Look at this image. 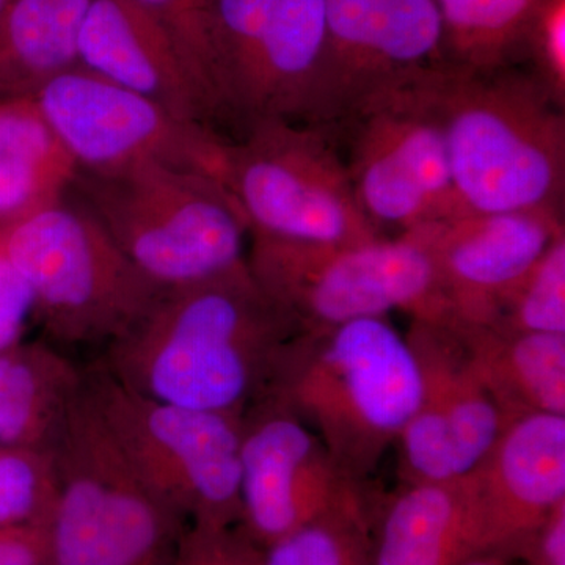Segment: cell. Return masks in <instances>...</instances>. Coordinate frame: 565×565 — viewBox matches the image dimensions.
I'll return each mask as SVG.
<instances>
[{"label": "cell", "mask_w": 565, "mask_h": 565, "mask_svg": "<svg viewBox=\"0 0 565 565\" xmlns=\"http://www.w3.org/2000/svg\"><path fill=\"white\" fill-rule=\"evenodd\" d=\"M77 61L173 117L212 129L214 114L173 41L136 0H90L77 40Z\"/></svg>", "instance_id": "cell-17"}, {"label": "cell", "mask_w": 565, "mask_h": 565, "mask_svg": "<svg viewBox=\"0 0 565 565\" xmlns=\"http://www.w3.org/2000/svg\"><path fill=\"white\" fill-rule=\"evenodd\" d=\"M446 63L435 0H326V40L302 122L334 128L374 96Z\"/></svg>", "instance_id": "cell-12"}, {"label": "cell", "mask_w": 565, "mask_h": 565, "mask_svg": "<svg viewBox=\"0 0 565 565\" xmlns=\"http://www.w3.org/2000/svg\"><path fill=\"white\" fill-rule=\"evenodd\" d=\"M68 192L163 289L206 280L245 262L247 218L225 182L210 173L154 161L77 169Z\"/></svg>", "instance_id": "cell-4"}, {"label": "cell", "mask_w": 565, "mask_h": 565, "mask_svg": "<svg viewBox=\"0 0 565 565\" xmlns=\"http://www.w3.org/2000/svg\"><path fill=\"white\" fill-rule=\"evenodd\" d=\"M33 102L77 169L111 170L154 161L223 181L228 141L214 129L182 121L84 66L58 74Z\"/></svg>", "instance_id": "cell-11"}, {"label": "cell", "mask_w": 565, "mask_h": 565, "mask_svg": "<svg viewBox=\"0 0 565 565\" xmlns=\"http://www.w3.org/2000/svg\"><path fill=\"white\" fill-rule=\"evenodd\" d=\"M429 74L374 96L332 128L343 140L356 200L382 233L396 228L403 234L468 214L427 90Z\"/></svg>", "instance_id": "cell-10"}, {"label": "cell", "mask_w": 565, "mask_h": 565, "mask_svg": "<svg viewBox=\"0 0 565 565\" xmlns=\"http://www.w3.org/2000/svg\"><path fill=\"white\" fill-rule=\"evenodd\" d=\"M467 479L403 484L375 509L371 565H457L478 555Z\"/></svg>", "instance_id": "cell-18"}, {"label": "cell", "mask_w": 565, "mask_h": 565, "mask_svg": "<svg viewBox=\"0 0 565 565\" xmlns=\"http://www.w3.org/2000/svg\"><path fill=\"white\" fill-rule=\"evenodd\" d=\"M508 557L501 555H494V553H478L467 557L462 563L457 565H509Z\"/></svg>", "instance_id": "cell-35"}, {"label": "cell", "mask_w": 565, "mask_h": 565, "mask_svg": "<svg viewBox=\"0 0 565 565\" xmlns=\"http://www.w3.org/2000/svg\"><path fill=\"white\" fill-rule=\"evenodd\" d=\"M366 493L367 487L351 481L318 434L274 394L245 412L241 526L264 550Z\"/></svg>", "instance_id": "cell-14"}, {"label": "cell", "mask_w": 565, "mask_h": 565, "mask_svg": "<svg viewBox=\"0 0 565 565\" xmlns=\"http://www.w3.org/2000/svg\"><path fill=\"white\" fill-rule=\"evenodd\" d=\"M300 333L245 259L215 277L166 289L99 362L159 403L244 416L273 392Z\"/></svg>", "instance_id": "cell-1"}, {"label": "cell", "mask_w": 565, "mask_h": 565, "mask_svg": "<svg viewBox=\"0 0 565 565\" xmlns=\"http://www.w3.org/2000/svg\"><path fill=\"white\" fill-rule=\"evenodd\" d=\"M326 40V0H280L244 90L237 118L303 121Z\"/></svg>", "instance_id": "cell-19"}, {"label": "cell", "mask_w": 565, "mask_h": 565, "mask_svg": "<svg viewBox=\"0 0 565 565\" xmlns=\"http://www.w3.org/2000/svg\"><path fill=\"white\" fill-rule=\"evenodd\" d=\"M523 47L534 63L535 79L565 109V0H535Z\"/></svg>", "instance_id": "cell-30"}, {"label": "cell", "mask_w": 565, "mask_h": 565, "mask_svg": "<svg viewBox=\"0 0 565 565\" xmlns=\"http://www.w3.org/2000/svg\"><path fill=\"white\" fill-rule=\"evenodd\" d=\"M46 452L50 565H172L188 523L143 481L82 385Z\"/></svg>", "instance_id": "cell-5"}, {"label": "cell", "mask_w": 565, "mask_h": 565, "mask_svg": "<svg viewBox=\"0 0 565 565\" xmlns=\"http://www.w3.org/2000/svg\"><path fill=\"white\" fill-rule=\"evenodd\" d=\"M10 2L11 0H0V13H2L3 9H6V7L9 6Z\"/></svg>", "instance_id": "cell-36"}, {"label": "cell", "mask_w": 565, "mask_h": 565, "mask_svg": "<svg viewBox=\"0 0 565 565\" xmlns=\"http://www.w3.org/2000/svg\"><path fill=\"white\" fill-rule=\"evenodd\" d=\"M161 24L215 120L228 117L212 39L211 0H136Z\"/></svg>", "instance_id": "cell-27"}, {"label": "cell", "mask_w": 565, "mask_h": 565, "mask_svg": "<svg viewBox=\"0 0 565 565\" xmlns=\"http://www.w3.org/2000/svg\"><path fill=\"white\" fill-rule=\"evenodd\" d=\"M76 170L33 98L0 99V230L61 200Z\"/></svg>", "instance_id": "cell-21"}, {"label": "cell", "mask_w": 565, "mask_h": 565, "mask_svg": "<svg viewBox=\"0 0 565 565\" xmlns=\"http://www.w3.org/2000/svg\"><path fill=\"white\" fill-rule=\"evenodd\" d=\"M0 565H50V530L46 526L0 530Z\"/></svg>", "instance_id": "cell-33"}, {"label": "cell", "mask_w": 565, "mask_h": 565, "mask_svg": "<svg viewBox=\"0 0 565 565\" xmlns=\"http://www.w3.org/2000/svg\"><path fill=\"white\" fill-rule=\"evenodd\" d=\"M278 2L211 0L212 39L230 117H237L241 93Z\"/></svg>", "instance_id": "cell-28"}, {"label": "cell", "mask_w": 565, "mask_h": 565, "mask_svg": "<svg viewBox=\"0 0 565 565\" xmlns=\"http://www.w3.org/2000/svg\"><path fill=\"white\" fill-rule=\"evenodd\" d=\"M81 375L54 345L0 352V444L46 448L79 388Z\"/></svg>", "instance_id": "cell-23"}, {"label": "cell", "mask_w": 565, "mask_h": 565, "mask_svg": "<svg viewBox=\"0 0 565 565\" xmlns=\"http://www.w3.org/2000/svg\"><path fill=\"white\" fill-rule=\"evenodd\" d=\"M355 498L266 548L264 565H371L375 509Z\"/></svg>", "instance_id": "cell-25"}, {"label": "cell", "mask_w": 565, "mask_h": 565, "mask_svg": "<svg viewBox=\"0 0 565 565\" xmlns=\"http://www.w3.org/2000/svg\"><path fill=\"white\" fill-rule=\"evenodd\" d=\"M32 315H35L32 288L0 250V352L10 351L20 341Z\"/></svg>", "instance_id": "cell-32"}, {"label": "cell", "mask_w": 565, "mask_h": 565, "mask_svg": "<svg viewBox=\"0 0 565 565\" xmlns=\"http://www.w3.org/2000/svg\"><path fill=\"white\" fill-rule=\"evenodd\" d=\"M88 6L90 0H11L0 13V99L33 98L79 65Z\"/></svg>", "instance_id": "cell-22"}, {"label": "cell", "mask_w": 565, "mask_h": 565, "mask_svg": "<svg viewBox=\"0 0 565 565\" xmlns=\"http://www.w3.org/2000/svg\"><path fill=\"white\" fill-rule=\"evenodd\" d=\"M520 557L526 565H565V501L546 516Z\"/></svg>", "instance_id": "cell-34"}, {"label": "cell", "mask_w": 565, "mask_h": 565, "mask_svg": "<svg viewBox=\"0 0 565 565\" xmlns=\"http://www.w3.org/2000/svg\"><path fill=\"white\" fill-rule=\"evenodd\" d=\"M223 182L252 234L313 244H364L385 234L364 214L332 128L266 118L226 143Z\"/></svg>", "instance_id": "cell-8"}, {"label": "cell", "mask_w": 565, "mask_h": 565, "mask_svg": "<svg viewBox=\"0 0 565 565\" xmlns=\"http://www.w3.org/2000/svg\"><path fill=\"white\" fill-rule=\"evenodd\" d=\"M0 250L31 286L35 315L61 352H106L166 291L134 266L68 191L0 230Z\"/></svg>", "instance_id": "cell-6"}, {"label": "cell", "mask_w": 565, "mask_h": 565, "mask_svg": "<svg viewBox=\"0 0 565 565\" xmlns=\"http://www.w3.org/2000/svg\"><path fill=\"white\" fill-rule=\"evenodd\" d=\"M266 550L241 525L191 523L182 531L172 565H264Z\"/></svg>", "instance_id": "cell-31"}, {"label": "cell", "mask_w": 565, "mask_h": 565, "mask_svg": "<svg viewBox=\"0 0 565 565\" xmlns=\"http://www.w3.org/2000/svg\"><path fill=\"white\" fill-rule=\"evenodd\" d=\"M82 386L148 487L188 525H241L243 416L159 403L96 362Z\"/></svg>", "instance_id": "cell-9"}, {"label": "cell", "mask_w": 565, "mask_h": 565, "mask_svg": "<svg viewBox=\"0 0 565 565\" xmlns=\"http://www.w3.org/2000/svg\"><path fill=\"white\" fill-rule=\"evenodd\" d=\"M563 211L468 212L411 230L429 252L456 323L490 326L557 234Z\"/></svg>", "instance_id": "cell-15"}, {"label": "cell", "mask_w": 565, "mask_h": 565, "mask_svg": "<svg viewBox=\"0 0 565 565\" xmlns=\"http://www.w3.org/2000/svg\"><path fill=\"white\" fill-rule=\"evenodd\" d=\"M476 370L505 415H565V334L456 323Z\"/></svg>", "instance_id": "cell-20"}, {"label": "cell", "mask_w": 565, "mask_h": 565, "mask_svg": "<svg viewBox=\"0 0 565 565\" xmlns=\"http://www.w3.org/2000/svg\"><path fill=\"white\" fill-rule=\"evenodd\" d=\"M405 338L418 362L423 396L396 441L401 482L457 481L484 460L512 419L452 327L412 321Z\"/></svg>", "instance_id": "cell-13"}, {"label": "cell", "mask_w": 565, "mask_h": 565, "mask_svg": "<svg viewBox=\"0 0 565 565\" xmlns=\"http://www.w3.org/2000/svg\"><path fill=\"white\" fill-rule=\"evenodd\" d=\"M503 332L565 334V232L504 297L490 326Z\"/></svg>", "instance_id": "cell-26"}, {"label": "cell", "mask_w": 565, "mask_h": 565, "mask_svg": "<svg viewBox=\"0 0 565 565\" xmlns=\"http://www.w3.org/2000/svg\"><path fill=\"white\" fill-rule=\"evenodd\" d=\"M55 482L50 456L29 452L0 455V530L50 527Z\"/></svg>", "instance_id": "cell-29"}, {"label": "cell", "mask_w": 565, "mask_h": 565, "mask_svg": "<svg viewBox=\"0 0 565 565\" xmlns=\"http://www.w3.org/2000/svg\"><path fill=\"white\" fill-rule=\"evenodd\" d=\"M465 479L473 493L479 552L522 556L565 501V415L531 414L509 423Z\"/></svg>", "instance_id": "cell-16"}, {"label": "cell", "mask_w": 565, "mask_h": 565, "mask_svg": "<svg viewBox=\"0 0 565 565\" xmlns=\"http://www.w3.org/2000/svg\"><path fill=\"white\" fill-rule=\"evenodd\" d=\"M444 29L446 62L457 68L511 66L535 0H435Z\"/></svg>", "instance_id": "cell-24"}, {"label": "cell", "mask_w": 565, "mask_h": 565, "mask_svg": "<svg viewBox=\"0 0 565 565\" xmlns=\"http://www.w3.org/2000/svg\"><path fill=\"white\" fill-rule=\"evenodd\" d=\"M252 236L253 277L302 333L390 311L455 326L433 258L412 233L344 245Z\"/></svg>", "instance_id": "cell-7"}, {"label": "cell", "mask_w": 565, "mask_h": 565, "mask_svg": "<svg viewBox=\"0 0 565 565\" xmlns=\"http://www.w3.org/2000/svg\"><path fill=\"white\" fill-rule=\"evenodd\" d=\"M318 434L351 481L367 487L422 404L407 338L386 316L300 333L273 392Z\"/></svg>", "instance_id": "cell-3"}, {"label": "cell", "mask_w": 565, "mask_h": 565, "mask_svg": "<svg viewBox=\"0 0 565 565\" xmlns=\"http://www.w3.org/2000/svg\"><path fill=\"white\" fill-rule=\"evenodd\" d=\"M426 85L468 212L563 211L565 109L533 73L446 63Z\"/></svg>", "instance_id": "cell-2"}]
</instances>
